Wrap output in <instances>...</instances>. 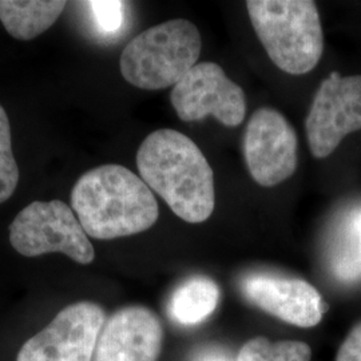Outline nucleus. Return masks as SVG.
Returning <instances> with one entry per match:
<instances>
[{
	"label": "nucleus",
	"instance_id": "nucleus-1",
	"mask_svg": "<svg viewBox=\"0 0 361 361\" xmlns=\"http://www.w3.org/2000/svg\"><path fill=\"white\" fill-rule=\"evenodd\" d=\"M137 166L145 183L180 219L207 221L216 204L214 174L195 143L176 130L149 134L137 153Z\"/></svg>",
	"mask_w": 361,
	"mask_h": 361
},
{
	"label": "nucleus",
	"instance_id": "nucleus-11",
	"mask_svg": "<svg viewBox=\"0 0 361 361\" xmlns=\"http://www.w3.org/2000/svg\"><path fill=\"white\" fill-rule=\"evenodd\" d=\"M162 343L164 328L154 312L126 307L104 324L94 361H158Z\"/></svg>",
	"mask_w": 361,
	"mask_h": 361
},
{
	"label": "nucleus",
	"instance_id": "nucleus-2",
	"mask_svg": "<svg viewBox=\"0 0 361 361\" xmlns=\"http://www.w3.org/2000/svg\"><path fill=\"white\" fill-rule=\"evenodd\" d=\"M71 207L86 234L95 240L145 232L159 216L152 189L121 165H102L85 173L71 190Z\"/></svg>",
	"mask_w": 361,
	"mask_h": 361
},
{
	"label": "nucleus",
	"instance_id": "nucleus-12",
	"mask_svg": "<svg viewBox=\"0 0 361 361\" xmlns=\"http://www.w3.org/2000/svg\"><path fill=\"white\" fill-rule=\"evenodd\" d=\"M62 0H0V22L18 40H31L58 20L65 10Z\"/></svg>",
	"mask_w": 361,
	"mask_h": 361
},
{
	"label": "nucleus",
	"instance_id": "nucleus-3",
	"mask_svg": "<svg viewBox=\"0 0 361 361\" xmlns=\"http://www.w3.org/2000/svg\"><path fill=\"white\" fill-rule=\"evenodd\" d=\"M250 22L271 62L302 75L320 62L324 34L319 10L310 0H249Z\"/></svg>",
	"mask_w": 361,
	"mask_h": 361
},
{
	"label": "nucleus",
	"instance_id": "nucleus-15",
	"mask_svg": "<svg viewBox=\"0 0 361 361\" xmlns=\"http://www.w3.org/2000/svg\"><path fill=\"white\" fill-rule=\"evenodd\" d=\"M310 345L302 341L271 343L265 337H255L241 348L237 361H310Z\"/></svg>",
	"mask_w": 361,
	"mask_h": 361
},
{
	"label": "nucleus",
	"instance_id": "nucleus-19",
	"mask_svg": "<svg viewBox=\"0 0 361 361\" xmlns=\"http://www.w3.org/2000/svg\"><path fill=\"white\" fill-rule=\"evenodd\" d=\"M193 361H233L225 352L219 349H207L200 352Z\"/></svg>",
	"mask_w": 361,
	"mask_h": 361
},
{
	"label": "nucleus",
	"instance_id": "nucleus-7",
	"mask_svg": "<svg viewBox=\"0 0 361 361\" xmlns=\"http://www.w3.org/2000/svg\"><path fill=\"white\" fill-rule=\"evenodd\" d=\"M170 101L183 122L212 116L224 126L235 128L245 119V92L213 62L194 66L173 87Z\"/></svg>",
	"mask_w": 361,
	"mask_h": 361
},
{
	"label": "nucleus",
	"instance_id": "nucleus-10",
	"mask_svg": "<svg viewBox=\"0 0 361 361\" xmlns=\"http://www.w3.org/2000/svg\"><path fill=\"white\" fill-rule=\"evenodd\" d=\"M241 289L259 310L301 328L316 326L328 310L319 290L300 279L250 274L243 280Z\"/></svg>",
	"mask_w": 361,
	"mask_h": 361
},
{
	"label": "nucleus",
	"instance_id": "nucleus-4",
	"mask_svg": "<svg viewBox=\"0 0 361 361\" xmlns=\"http://www.w3.org/2000/svg\"><path fill=\"white\" fill-rule=\"evenodd\" d=\"M201 47L202 39L192 22L169 20L130 40L121 55V73L142 90L174 87L195 66Z\"/></svg>",
	"mask_w": 361,
	"mask_h": 361
},
{
	"label": "nucleus",
	"instance_id": "nucleus-6",
	"mask_svg": "<svg viewBox=\"0 0 361 361\" xmlns=\"http://www.w3.org/2000/svg\"><path fill=\"white\" fill-rule=\"evenodd\" d=\"M104 324V310L95 302L67 305L27 340L16 361H92Z\"/></svg>",
	"mask_w": 361,
	"mask_h": 361
},
{
	"label": "nucleus",
	"instance_id": "nucleus-18",
	"mask_svg": "<svg viewBox=\"0 0 361 361\" xmlns=\"http://www.w3.org/2000/svg\"><path fill=\"white\" fill-rule=\"evenodd\" d=\"M336 361H361V322L352 328L343 341Z\"/></svg>",
	"mask_w": 361,
	"mask_h": 361
},
{
	"label": "nucleus",
	"instance_id": "nucleus-17",
	"mask_svg": "<svg viewBox=\"0 0 361 361\" xmlns=\"http://www.w3.org/2000/svg\"><path fill=\"white\" fill-rule=\"evenodd\" d=\"M92 13L97 28L104 34L111 35L118 32L125 22V3L111 0H97L86 3Z\"/></svg>",
	"mask_w": 361,
	"mask_h": 361
},
{
	"label": "nucleus",
	"instance_id": "nucleus-16",
	"mask_svg": "<svg viewBox=\"0 0 361 361\" xmlns=\"http://www.w3.org/2000/svg\"><path fill=\"white\" fill-rule=\"evenodd\" d=\"M18 182L19 168L13 153L10 121L0 104V204L13 197Z\"/></svg>",
	"mask_w": 361,
	"mask_h": 361
},
{
	"label": "nucleus",
	"instance_id": "nucleus-9",
	"mask_svg": "<svg viewBox=\"0 0 361 361\" xmlns=\"http://www.w3.org/2000/svg\"><path fill=\"white\" fill-rule=\"evenodd\" d=\"M298 141L281 113L259 109L250 116L244 138L246 166L258 185L271 188L295 174Z\"/></svg>",
	"mask_w": 361,
	"mask_h": 361
},
{
	"label": "nucleus",
	"instance_id": "nucleus-8",
	"mask_svg": "<svg viewBox=\"0 0 361 361\" xmlns=\"http://www.w3.org/2000/svg\"><path fill=\"white\" fill-rule=\"evenodd\" d=\"M310 152L326 158L353 131L361 130V75L325 78L316 92L305 121Z\"/></svg>",
	"mask_w": 361,
	"mask_h": 361
},
{
	"label": "nucleus",
	"instance_id": "nucleus-5",
	"mask_svg": "<svg viewBox=\"0 0 361 361\" xmlns=\"http://www.w3.org/2000/svg\"><path fill=\"white\" fill-rule=\"evenodd\" d=\"M10 243L25 257L62 253L80 265L95 258L77 214L59 200L34 201L20 210L10 225Z\"/></svg>",
	"mask_w": 361,
	"mask_h": 361
},
{
	"label": "nucleus",
	"instance_id": "nucleus-13",
	"mask_svg": "<svg viewBox=\"0 0 361 361\" xmlns=\"http://www.w3.org/2000/svg\"><path fill=\"white\" fill-rule=\"evenodd\" d=\"M329 267L337 280L361 279V205L352 207L340 221L329 246Z\"/></svg>",
	"mask_w": 361,
	"mask_h": 361
},
{
	"label": "nucleus",
	"instance_id": "nucleus-14",
	"mask_svg": "<svg viewBox=\"0 0 361 361\" xmlns=\"http://www.w3.org/2000/svg\"><path fill=\"white\" fill-rule=\"evenodd\" d=\"M219 301V285L207 277L197 276L174 290L169 301V314L180 325H194L207 319Z\"/></svg>",
	"mask_w": 361,
	"mask_h": 361
}]
</instances>
